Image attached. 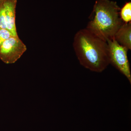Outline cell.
Returning a JSON list of instances; mask_svg holds the SVG:
<instances>
[{
  "instance_id": "cell-1",
  "label": "cell",
  "mask_w": 131,
  "mask_h": 131,
  "mask_svg": "<svg viewBox=\"0 0 131 131\" xmlns=\"http://www.w3.org/2000/svg\"><path fill=\"white\" fill-rule=\"evenodd\" d=\"M73 47L80 64L91 71L101 73L110 64L107 42L86 28L76 34Z\"/></svg>"
},
{
  "instance_id": "cell-2",
  "label": "cell",
  "mask_w": 131,
  "mask_h": 131,
  "mask_svg": "<svg viewBox=\"0 0 131 131\" xmlns=\"http://www.w3.org/2000/svg\"><path fill=\"white\" fill-rule=\"evenodd\" d=\"M120 9L116 2L97 0L86 28L107 42L112 40L124 23L120 16Z\"/></svg>"
},
{
  "instance_id": "cell-3",
  "label": "cell",
  "mask_w": 131,
  "mask_h": 131,
  "mask_svg": "<svg viewBox=\"0 0 131 131\" xmlns=\"http://www.w3.org/2000/svg\"><path fill=\"white\" fill-rule=\"evenodd\" d=\"M109 48L110 64H112L125 76L131 83V73L127 57L128 50L114 38L107 41Z\"/></svg>"
},
{
  "instance_id": "cell-4",
  "label": "cell",
  "mask_w": 131,
  "mask_h": 131,
  "mask_svg": "<svg viewBox=\"0 0 131 131\" xmlns=\"http://www.w3.org/2000/svg\"><path fill=\"white\" fill-rule=\"evenodd\" d=\"M27 49L18 36H12L4 41L0 47V59L6 63H14Z\"/></svg>"
},
{
  "instance_id": "cell-5",
  "label": "cell",
  "mask_w": 131,
  "mask_h": 131,
  "mask_svg": "<svg viewBox=\"0 0 131 131\" xmlns=\"http://www.w3.org/2000/svg\"><path fill=\"white\" fill-rule=\"evenodd\" d=\"M17 2V0H4V15L6 29L13 36H18L15 24Z\"/></svg>"
},
{
  "instance_id": "cell-6",
  "label": "cell",
  "mask_w": 131,
  "mask_h": 131,
  "mask_svg": "<svg viewBox=\"0 0 131 131\" xmlns=\"http://www.w3.org/2000/svg\"><path fill=\"white\" fill-rule=\"evenodd\" d=\"M131 22L124 23L117 31L114 39L127 50L131 49Z\"/></svg>"
},
{
  "instance_id": "cell-7",
  "label": "cell",
  "mask_w": 131,
  "mask_h": 131,
  "mask_svg": "<svg viewBox=\"0 0 131 131\" xmlns=\"http://www.w3.org/2000/svg\"><path fill=\"white\" fill-rule=\"evenodd\" d=\"M120 16L124 23H127L131 21V3L126 2L120 9Z\"/></svg>"
},
{
  "instance_id": "cell-8",
  "label": "cell",
  "mask_w": 131,
  "mask_h": 131,
  "mask_svg": "<svg viewBox=\"0 0 131 131\" xmlns=\"http://www.w3.org/2000/svg\"><path fill=\"white\" fill-rule=\"evenodd\" d=\"M0 28L6 29L4 15V0H0Z\"/></svg>"
},
{
  "instance_id": "cell-9",
  "label": "cell",
  "mask_w": 131,
  "mask_h": 131,
  "mask_svg": "<svg viewBox=\"0 0 131 131\" xmlns=\"http://www.w3.org/2000/svg\"><path fill=\"white\" fill-rule=\"evenodd\" d=\"M13 36L7 30L0 28V47L4 41Z\"/></svg>"
}]
</instances>
